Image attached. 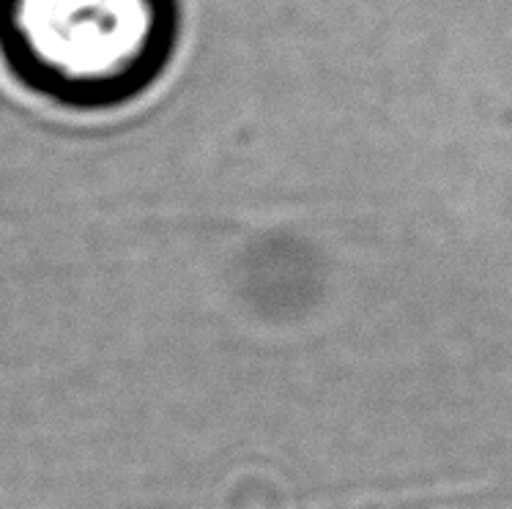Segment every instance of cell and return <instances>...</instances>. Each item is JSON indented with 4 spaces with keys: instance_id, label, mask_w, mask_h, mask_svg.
I'll return each instance as SVG.
<instances>
[{
    "instance_id": "cell-1",
    "label": "cell",
    "mask_w": 512,
    "mask_h": 509,
    "mask_svg": "<svg viewBox=\"0 0 512 509\" xmlns=\"http://www.w3.org/2000/svg\"><path fill=\"white\" fill-rule=\"evenodd\" d=\"M0 44L39 94L115 102L162 55L165 0H0Z\"/></svg>"
}]
</instances>
